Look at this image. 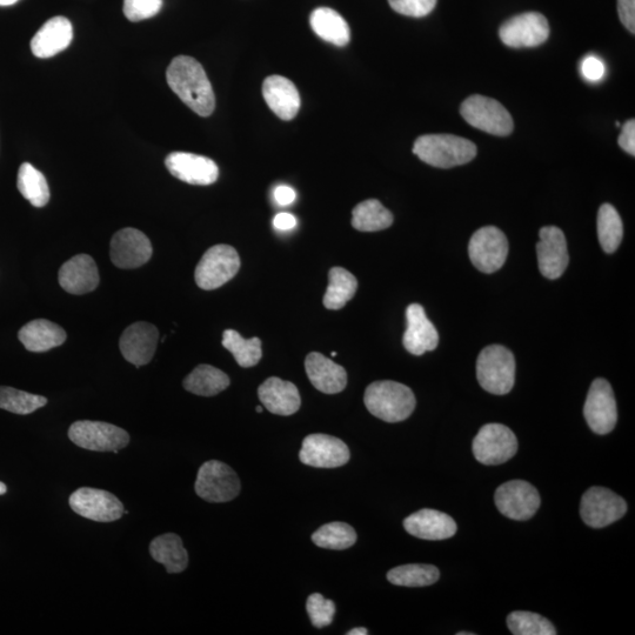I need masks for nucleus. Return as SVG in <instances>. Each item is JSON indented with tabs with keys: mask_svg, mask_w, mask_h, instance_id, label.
<instances>
[{
	"mask_svg": "<svg viewBox=\"0 0 635 635\" xmlns=\"http://www.w3.org/2000/svg\"><path fill=\"white\" fill-rule=\"evenodd\" d=\"M258 397L266 410L277 416H292L302 406L297 386L277 377H271L259 386Z\"/></svg>",
	"mask_w": 635,
	"mask_h": 635,
	"instance_id": "25",
	"label": "nucleus"
},
{
	"mask_svg": "<svg viewBox=\"0 0 635 635\" xmlns=\"http://www.w3.org/2000/svg\"><path fill=\"white\" fill-rule=\"evenodd\" d=\"M150 554L157 563L165 566L167 573H182L189 565V554L182 539L175 533L163 534L153 539Z\"/></svg>",
	"mask_w": 635,
	"mask_h": 635,
	"instance_id": "30",
	"label": "nucleus"
},
{
	"mask_svg": "<svg viewBox=\"0 0 635 635\" xmlns=\"http://www.w3.org/2000/svg\"><path fill=\"white\" fill-rule=\"evenodd\" d=\"M461 116L476 129L493 136L511 135L514 127L510 112L496 99L480 95L471 96L461 104Z\"/></svg>",
	"mask_w": 635,
	"mask_h": 635,
	"instance_id": "5",
	"label": "nucleus"
},
{
	"mask_svg": "<svg viewBox=\"0 0 635 635\" xmlns=\"http://www.w3.org/2000/svg\"><path fill=\"white\" fill-rule=\"evenodd\" d=\"M407 329L404 333L403 344L407 352L413 356H423L424 353L434 351L439 344V334L427 318L424 307L412 304L406 310Z\"/></svg>",
	"mask_w": 635,
	"mask_h": 635,
	"instance_id": "21",
	"label": "nucleus"
},
{
	"mask_svg": "<svg viewBox=\"0 0 635 635\" xmlns=\"http://www.w3.org/2000/svg\"><path fill=\"white\" fill-rule=\"evenodd\" d=\"M17 186L25 199L35 207H44L50 200L48 180L35 166L24 163L19 167Z\"/></svg>",
	"mask_w": 635,
	"mask_h": 635,
	"instance_id": "34",
	"label": "nucleus"
},
{
	"mask_svg": "<svg viewBox=\"0 0 635 635\" xmlns=\"http://www.w3.org/2000/svg\"><path fill=\"white\" fill-rule=\"evenodd\" d=\"M626 512V501L605 487H592L581 499V519L593 528H603L616 523Z\"/></svg>",
	"mask_w": 635,
	"mask_h": 635,
	"instance_id": "11",
	"label": "nucleus"
},
{
	"mask_svg": "<svg viewBox=\"0 0 635 635\" xmlns=\"http://www.w3.org/2000/svg\"><path fill=\"white\" fill-rule=\"evenodd\" d=\"M438 0H389L391 8L407 17L421 18L436 8Z\"/></svg>",
	"mask_w": 635,
	"mask_h": 635,
	"instance_id": "43",
	"label": "nucleus"
},
{
	"mask_svg": "<svg viewBox=\"0 0 635 635\" xmlns=\"http://www.w3.org/2000/svg\"><path fill=\"white\" fill-rule=\"evenodd\" d=\"M494 500L501 514L519 521L531 519L540 507L539 492L524 480H512L501 485Z\"/></svg>",
	"mask_w": 635,
	"mask_h": 635,
	"instance_id": "15",
	"label": "nucleus"
},
{
	"mask_svg": "<svg viewBox=\"0 0 635 635\" xmlns=\"http://www.w3.org/2000/svg\"><path fill=\"white\" fill-rule=\"evenodd\" d=\"M581 73L588 82L597 83L605 77V64L597 56H587L581 63Z\"/></svg>",
	"mask_w": 635,
	"mask_h": 635,
	"instance_id": "44",
	"label": "nucleus"
},
{
	"mask_svg": "<svg viewBox=\"0 0 635 635\" xmlns=\"http://www.w3.org/2000/svg\"><path fill=\"white\" fill-rule=\"evenodd\" d=\"M184 389L196 396H217L230 386V378L226 373L211 365H199L184 380Z\"/></svg>",
	"mask_w": 635,
	"mask_h": 635,
	"instance_id": "31",
	"label": "nucleus"
},
{
	"mask_svg": "<svg viewBox=\"0 0 635 635\" xmlns=\"http://www.w3.org/2000/svg\"><path fill=\"white\" fill-rule=\"evenodd\" d=\"M311 28L319 38L336 46L350 43L351 31L346 20L337 11L330 8H319L311 13Z\"/></svg>",
	"mask_w": 635,
	"mask_h": 635,
	"instance_id": "29",
	"label": "nucleus"
},
{
	"mask_svg": "<svg viewBox=\"0 0 635 635\" xmlns=\"http://www.w3.org/2000/svg\"><path fill=\"white\" fill-rule=\"evenodd\" d=\"M618 12L621 23L631 33L635 32V0H618Z\"/></svg>",
	"mask_w": 635,
	"mask_h": 635,
	"instance_id": "45",
	"label": "nucleus"
},
{
	"mask_svg": "<svg viewBox=\"0 0 635 635\" xmlns=\"http://www.w3.org/2000/svg\"><path fill=\"white\" fill-rule=\"evenodd\" d=\"M6 492H8V486L0 481V496H4Z\"/></svg>",
	"mask_w": 635,
	"mask_h": 635,
	"instance_id": "51",
	"label": "nucleus"
},
{
	"mask_svg": "<svg viewBox=\"0 0 635 635\" xmlns=\"http://www.w3.org/2000/svg\"><path fill=\"white\" fill-rule=\"evenodd\" d=\"M223 346L232 353L240 367L249 369L256 366L263 357L262 340L244 339L235 330H226L223 334Z\"/></svg>",
	"mask_w": 635,
	"mask_h": 635,
	"instance_id": "36",
	"label": "nucleus"
},
{
	"mask_svg": "<svg viewBox=\"0 0 635 635\" xmlns=\"http://www.w3.org/2000/svg\"><path fill=\"white\" fill-rule=\"evenodd\" d=\"M165 165L173 177L190 185H211L219 177L217 164L195 153L172 152L165 159Z\"/></svg>",
	"mask_w": 635,
	"mask_h": 635,
	"instance_id": "19",
	"label": "nucleus"
},
{
	"mask_svg": "<svg viewBox=\"0 0 635 635\" xmlns=\"http://www.w3.org/2000/svg\"><path fill=\"white\" fill-rule=\"evenodd\" d=\"M306 610L312 621V625L317 628H324L332 624L336 605L332 600L325 599L320 593H313L307 599Z\"/></svg>",
	"mask_w": 635,
	"mask_h": 635,
	"instance_id": "41",
	"label": "nucleus"
},
{
	"mask_svg": "<svg viewBox=\"0 0 635 635\" xmlns=\"http://www.w3.org/2000/svg\"><path fill=\"white\" fill-rule=\"evenodd\" d=\"M69 504L80 517L97 521V523H112L124 514V505L112 493L104 490L82 487L71 494Z\"/></svg>",
	"mask_w": 635,
	"mask_h": 635,
	"instance_id": "14",
	"label": "nucleus"
},
{
	"mask_svg": "<svg viewBox=\"0 0 635 635\" xmlns=\"http://www.w3.org/2000/svg\"><path fill=\"white\" fill-rule=\"evenodd\" d=\"M195 489L198 496L209 503H227L239 496L242 484L229 465L210 460L200 467Z\"/></svg>",
	"mask_w": 635,
	"mask_h": 635,
	"instance_id": "7",
	"label": "nucleus"
},
{
	"mask_svg": "<svg viewBox=\"0 0 635 635\" xmlns=\"http://www.w3.org/2000/svg\"><path fill=\"white\" fill-rule=\"evenodd\" d=\"M518 439L507 426L487 424L473 440V454L479 463L500 465L516 456Z\"/></svg>",
	"mask_w": 635,
	"mask_h": 635,
	"instance_id": "9",
	"label": "nucleus"
},
{
	"mask_svg": "<svg viewBox=\"0 0 635 635\" xmlns=\"http://www.w3.org/2000/svg\"><path fill=\"white\" fill-rule=\"evenodd\" d=\"M598 237L599 243L606 253L616 252L621 242H623V220H621L616 207L611 204L600 206L598 213Z\"/></svg>",
	"mask_w": 635,
	"mask_h": 635,
	"instance_id": "35",
	"label": "nucleus"
},
{
	"mask_svg": "<svg viewBox=\"0 0 635 635\" xmlns=\"http://www.w3.org/2000/svg\"><path fill=\"white\" fill-rule=\"evenodd\" d=\"M469 256L476 269L494 273L504 266L508 256V240L496 226H485L472 236Z\"/></svg>",
	"mask_w": 635,
	"mask_h": 635,
	"instance_id": "10",
	"label": "nucleus"
},
{
	"mask_svg": "<svg viewBox=\"0 0 635 635\" xmlns=\"http://www.w3.org/2000/svg\"><path fill=\"white\" fill-rule=\"evenodd\" d=\"M539 270L547 279H558L565 273L570 256L564 232L556 226H545L537 244Z\"/></svg>",
	"mask_w": 635,
	"mask_h": 635,
	"instance_id": "18",
	"label": "nucleus"
},
{
	"mask_svg": "<svg viewBox=\"0 0 635 635\" xmlns=\"http://www.w3.org/2000/svg\"><path fill=\"white\" fill-rule=\"evenodd\" d=\"M411 536L424 540H445L457 533V524L449 514L424 508L404 520Z\"/></svg>",
	"mask_w": 635,
	"mask_h": 635,
	"instance_id": "22",
	"label": "nucleus"
},
{
	"mask_svg": "<svg viewBox=\"0 0 635 635\" xmlns=\"http://www.w3.org/2000/svg\"><path fill=\"white\" fill-rule=\"evenodd\" d=\"M18 338L26 350L46 352L63 345L66 340V332L50 320L36 319L20 329Z\"/></svg>",
	"mask_w": 635,
	"mask_h": 635,
	"instance_id": "28",
	"label": "nucleus"
},
{
	"mask_svg": "<svg viewBox=\"0 0 635 635\" xmlns=\"http://www.w3.org/2000/svg\"><path fill=\"white\" fill-rule=\"evenodd\" d=\"M619 146L628 155H635V120L631 119L623 126V131L620 133L618 140Z\"/></svg>",
	"mask_w": 635,
	"mask_h": 635,
	"instance_id": "46",
	"label": "nucleus"
},
{
	"mask_svg": "<svg viewBox=\"0 0 635 635\" xmlns=\"http://www.w3.org/2000/svg\"><path fill=\"white\" fill-rule=\"evenodd\" d=\"M256 411H257L258 413H262V412H263V407H262V406H257Z\"/></svg>",
	"mask_w": 635,
	"mask_h": 635,
	"instance_id": "52",
	"label": "nucleus"
},
{
	"mask_svg": "<svg viewBox=\"0 0 635 635\" xmlns=\"http://www.w3.org/2000/svg\"><path fill=\"white\" fill-rule=\"evenodd\" d=\"M367 634H369V631H367L366 628L364 627L354 628V630L347 633V635H367Z\"/></svg>",
	"mask_w": 635,
	"mask_h": 635,
	"instance_id": "49",
	"label": "nucleus"
},
{
	"mask_svg": "<svg viewBox=\"0 0 635 635\" xmlns=\"http://www.w3.org/2000/svg\"><path fill=\"white\" fill-rule=\"evenodd\" d=\"M273 196L274 199H276V202L282 206L291 205L297 198L296 191H294L292 187L286 185L276 187V190L273 192Z\"/></svg>",
	"mask_w": 635,
	"mask_h": 635,
	"instance_id": "47",
	"label": "nucleus"
},
{
	"mask_svg": "<svg viewBox=\"0 0 635 635\" xmlns=\"http://www.w3.org/2000/svg\"><path fill=\"white\" fill-rule=\"evenodd\" d=\"M19 0H0V6H11L18 3Z\"/></svg>",
	"mask_w": 635,
	"mask_h": 635,
	"instance_id": "50",
	"label": "nucleus"
},
{
	"mask_svg": "<svg viewBox=\"0 0 635 635\" xmlns=\"http://www.w3.org/2000/svg\"><path fill=\"white\" fill-rule=\"evenodd\" d=\"M414 155L424 163L439 169H451L470 163L477 156V146L471 140L453 135H426L416 140Z\"/></svg>",
	"mask_w": 635,
	"mask_h": 635,
	"instance_id": "3",
	"label": "nucleus"
},
{
	"mask_svg": "<svg viewBox=\"0 0 635 635\" xmlns=\"http://www.w3.org/2000/svg\"><path fill=\"white\" fill-rule=\"evenodd\" d=\"M507 626L514 635H556L550 620L537 613L516 611L507 617Z\"/></svg>",
	"mask_w": 635,
	"mask_h": 635,
	"instance_id": "40",
	"label": "nucleus"
},
{
	"mask_svg": "<svg viewBox=\"0 0 635 635\" xmlns=\"http://www.w3.org/2000/svg\"><path fill=\"white\" fill-rule=\"evenodd\" d=\"M48 404V399L37 394L0 386V409L26 416Z\"/></svg>",
	"mask_w": 635,
	"mask_h": 635,
	"instance_id": "39",
	"label": "nucleus"
},
{
	"mask_svg": "<svg viewBox=\"0 0 635 635\" xmlns=\"http://www.w3.org/2000/svg\"><path fill=\"white\" fill-rule=\"evenodd\" d=\"M58 279L60 286L71 294L95 291L99 285L97 264L88 254H78L60 267Z\"/></svg>",
	"mask_w": 635,
	"mask_h": 635,
	"instance_id": "24",
	"label": "nucleus"
},
{
	"mask_svg": "<svg viewBox=\"0 0 635 635\" xmlns=\"http://www.w3.org/2000/svg\"><path fill=\"white\" fill-rule=\"evenodd\" d=\"M312 541L327 550L343 551L357 543V533L349 524L330 523L312 534Z\"/></svg>",
	"mask_w": 635,
	"mask_h": 635,
	"instance_id": "38",
	"label": "nucleus"
},
{
	"mask_svg": "<svg viewBox=\"0 0 635 635\" xmlns=\"http://www.w3.org/2000/svg\"><path fill=\"white\" fill-rule=\"evenodd\" d=\"M584 416L590 429L597 434H608L618 421L617 401L612 386L605 379H596L588 391Z\"/></svg>",
	"mask_w": 635,
	"mask_h": 635,
	"instance_id": "12",
	"label": "nucleus"
},
{
	"mask_svg": "<svg viewBox=\"0 0 635 635\" xmlns=\"http://www.w3.org/2000/svg\"><path fill=\"white\" fill-rule=\"evenodd\" d=\"M73 444L84 450L118 453L130 443V436L120 427L103 421L80 420L69 430Z\"/></svg>",
	"mask_w": 635,
	"mask_h": 635,
	"instance_id": "6",
	"label": "nucleus"
},
{
	"mask_svg": "<svg viewBox=\"0 0 635 635\" xmlns=\"http://www.w3.org/2000/svg\"><path fill=\"white\" fill-rule=\"evenodd\" d=\"M240 269V258L230 245H216L207 250L197 266L195 279L200 289H219L236 277Z\"/></svg>",
	"mask_w": 635,
	"mask_h": 635,
	"instance_id": "8",
	"label": "nucleus"
},
{
	"mask_svg": "<svg viewBox=\"0 0 635 635\" xmlns=\"http://www.w3.org/2000/svg\"><path fill=\"white\" fill-rule=\"evenodd\" d=\"M163 0H124V15L130 22H142L158 15Z\"/></svg>",
	"mask_w": 635,
	"mask_h": 635,
	"instance_id": "42",
	"label": "nucleus"
},
{
	"mask_svg": "<svg viewBox=\"0 0 635 635\" xmlns=\"http://www.w3.org/2000/svg\"><path fill=\"white\" fill-rule=\"evenodd\" d=\"M171 90L200 117H209L216 108V96L209 77L195 58L178 56L166 71Z\"/></svg>",
	"mask_w": 635,
	"mask_h": 635,
	"instance_id": "1",
	"label": "nucleus"
},
{
	"mask_svg": "<svg viewBox=\"0 0 635 635\" xmlns=\"http://www.w3.org/2000/svg\"><path fill=\"white\" fill-rule=\"evenodd\" d=\"M152 252L150 239L131 227L118 231L111 240L110 257L119 269H138L149 262Z\"/></svg>",
	"mask_w": 635,
	"mask_h": 635,
	"instance_id": "17",
	"label": "nucleus"
},
{
	"mask_svg": "<svg viewBox=\"0 0 635 635\" xmlns=\"http://www.w3.org/2000/svg\"><path fill=\"white\" fill-rule=\"evenodd\" d=\"M458 635H473L471 632H460Z\"/></svg>",
	"mask_w": 635,
	"mask_h": 635,
	"instance_id": "53",
	"label": "nucleus"
},
{
	"mask_svg": "<svg viewBox=\"0 0 635 635\" xmlns=\"http://www.w3.org/2000/svg\"><path fill=\"white\" fill-rule=\"evenodd\" d=\"M392 224V213L377 199L365 200L353 209L352 226L360 232L386 230Z\"/></svg>",
	"mask_w": 635,
	"mask_h": 635,
	"instance_id": "32",
	"label": "nucleus"
},
{
	"mask_svg": "<svg viewBox=\"0 0 635 635\" xmlns=\"http://www.w3.org/2000/svg\"><path fill=\"white\" fill-rule=\"evenodd\" d=\"M305 369L311 384L318 391L337 394L345 390L347 373L344 367L332 362L322 353H310L305 360Z\"/></svg>",
	"mask_w": 635,
	"mask_h": 635,
	"instance_id": "26",
	"label": "nucleus"
},
{
	"mask_svg": "<svg viewBox=\"0 0 635 635\" xmlns=\"http://www.w3.org/2000/svg\"><path fill=\"white\" fill-rule=\"evenodd\" d=\"M273 225L279 231H290L297 226V218L291 213H278L273 219Z\"/></svg>",
	"mask_w": 635,
	"mask_h": 635,
	"instance_id": "48",
	"label": "nucleus"
},
{
	"mask_svg": "<svg viewBox=\"0 0 635 635\" xmlns=\"http://www.w3.org/2000/svg\"><path fill=\"white\" fill-rule=\"evenodd\" d=\"M367 410L386 423H400L416 409V397L404 384L397 381H376L367 387L364 396Z\"/></svg>",
	"mask_w": 635,
	"mask_h": 635,
	"instance_id": "2",
	"label": "nucleus"
},
{
	"mask_svg": "<svg viewBox=\"0 0 635 635\" xmlns=\"http://www.w3.org/2000/svg\"><path fill=\"white\" fill-rule=\"evenodd\" d=\"M330 284L324 296V306L329 310H340L350 302L358 289V280L343 267H333L329 273Z\"/></svg>",
	"mask_w": 635,
	"mask_h": 635,
	"instance_id": "33",
	"label": "nucleus"
},
{
	"mask_svg": "<svg viewBox=\"0 0 635 635\" xmlns=\"http://www.w3.org/2000/svg\"><path fill=\"white\" fill-rule=\"evenodd\" d=\"M159 332L149 323L132 324L124 331L119 340V349L127 362L137 367L151 362L157 351Z\"/></svg>",
	"mask_w": 635,
	"mask_h": 635,
	"instance_id": "20",
	"label": "nucleus"
},
{
	"mask_svg": "<svg viewBox=\"0 0 635 635\" xmlns=\"http://www.w3.org/2000/svg\"><path fill=\"white\" fill-rule=\"evenodd\" d=\"M499 36L508 48H536L550 36V26L541 13L527 12L508 19L501 26Z\"/></svg>",
	"mask_w": 635,
	"mask_h": 635,
	"instance_id": "13",
	"label": "nucleus"
},
{
	"mask_svg": "<svg viewBox=\"0 0 635 635\" xmlns=\"http://www.w3.org/2000/svg\"><path fill=\"white\" fill-rule=\"evenodd\" d=\"M263 96L269 108L283 120H292L296 117L302 105L296 85L282 76L265 79Z\"/></svg>",
	"mask_w": 635,
	"mask_h": 635,
	"instance_id": "27",
	"label": "nucleus"
},
{
	"mask_svg": "<svg viewBox=\"0 0 635 635\" xmlns=\"http://www.w3.org/2000/svg\"><path fill=\"white\" fill-rule=\"evenodd\" d=\"M73 28L68 18L58 16L46 22L31 40V50L38 58H51L68 49Z\"/></svg>",
	"mask_w": 635,
	"mask_h": 635,
	"instance_id": "23",
	"label": "nucleus"
},
{
	"mask_svg": "<svg viewBox=\"0 0 635 635\" xmlns=\"http://www.w3.org/2000/svg\"><path fill=\"white\" fill-rule=\"evenodd\" d=\"M299 458L317 469H337L349 463L351 454L343 440L317 433L304 439Z\"/></svg>",
	"mask_w": 635,
	"mask_h": 635,
	"instance_id": "16",
	"label": "nucleus"
},
{
	"mask_svg": "<svg viewBox=\"0 0 635 635\" xmlns=\"http://www.w3.org/2000/svg\"><path fill=\"white\" fill-rule=\"evenodd\" d=\"M439 578L440 572L436 566L424 564L403 565L387 573V580L391 584L405 587L431 586Z\"/></svg>",
	"mask_w": 635,
	"mask_h": 635,
	"instance_id": "37",
	"label": "nucleus"
},
{
	"mask_svg": "<svg viewBox=\"0 0 635 635\" xmlns=\"http://www.w3.org/2000/svg\"><path fill=\"white\" fill-rule=\"evenodd\" d=\"M477 378L483 389L496 396L510 393L516 383V359L501 345L485 347L477 360Z\"/></svg>",
	"mask_w": 635,
	"mask_h": 635,
	"instance_id": "4",
	"label": "nucleus"
}]
</instances>
